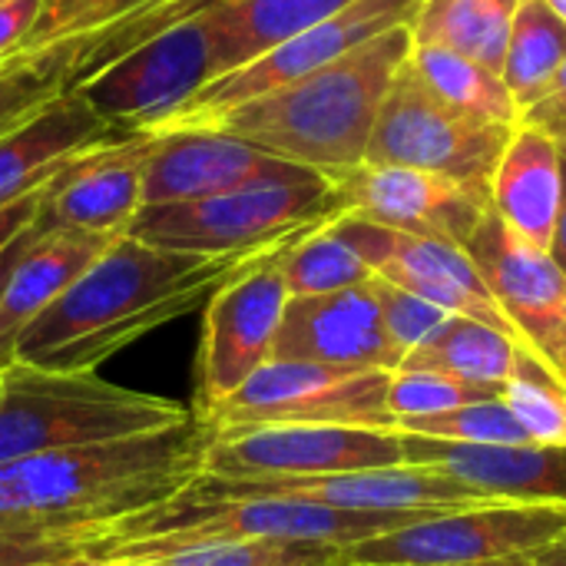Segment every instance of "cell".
Listing matches in <instances>:
<instances>
[{
    "label": "cell",
    "mask_w": 566,
    "mask_h": 566,
    "mask_svg": "<svg viewBox=\"0 0 566 566\" xmlns=\"http://www.w3.org/2000/svg\"><path fill=\"white\" fill-rule=\"evenodd\" d=\"M282 252L189 255L119 235L20 335L13 361L46 371H96L126 345L202 308L239 272Z\"/></svg>",
    "instance_id": "1"
},
{
    "label": "cell",
    "mask_w": 566,
    "mask_h": 566,
    "mask_svg": "<svg viewBox=\"0 0 566 566\" xmlns=\"http://www.w3.org/2000/svg\"><path fill=\"white\" fill-rule=\"evenodd\" d=\"M411 46V27H395L289 86L216 113L172 119L156 133H222L332 179L365 163L378 109Z\"/></svg>",
    "instance_id": "2"
},
{
    "label": "cell",
    "mask_w": 566,
    "mask_h": 566,
    "mask_svg": "<svg viewBox=\"0 0 566 566\" xmlns=\"http://www.w3.org/2000/svg\"><path fill=\"white\" fill-rule=\"evenodd\" d=\"M209 428L189 421L123 441L80 444L0 464L3 517H93L119 524L176 497L202 474Z\"/></svg>",
    "instance_id": "3"
},
{
    "label": "cell",
    "mask_w": 566,
    "mask_h": 566,
    "mask_svg": "<svg viewBox=\"0 0 566 566\" xmlns=\"http://www.w3.org/2000/svg\"><path fill=\"white\" fill-rule=\"evenodd\" d=\"M189 418L186 405L103 381L96 371H46L23 361L0 371V464L139 438Z\"/></svg>",
    "instance_id": "4"
},
{
    "label": "cell",
    "mask_w": 566,
    "mask_h": 566,
    "mask_svg": "<svg viewBox=\"0 0 566 566\" xmlns=\"http://www.w3.org/2000/svg\"><path fill=\"white\" fill-rule=\"evenodd\" d=\"M438 514V511H434ZM428 514H361L292 497H255L229 491L212 474H199L176 497L123 517L106 541L116 544H189V541H289L352 547L398 531ZM103 551V554H106Z\"/></svg>",
    "instance_id": "5"
},
{
    "label": "cell",
    "mask_w": 566,
    "mask_h": 566,
    "mask_svg": "<svg viewBox=\"0 0 566 566\" xmlns=\"http://www.w3.org/2000/svg\"><path fill=\"white\" fill-rule=\"evenodd\" d=\"M338 216H345V206L335 182L305 169L196 202L143 206L126 235L189 255H255L282 252Z\"/></svg>",
    "instance_id": "6"
},
{
    "label": "cell",
    "mask_w": 566,
    "mask_h": 566,
    "mask_svg": "<svg viewBox=\"0 0 566 566\" xmlns=\"http://www.w3.org/2000/svg\"><path fill=\"white\" fill-rule=\"evenodd\" d=\"M206 10L209 7L113 56L70 93H80L99 119L123 133H156L216 80Z\"/></svg>",
    "instance_id": "7"
},
{
    "label": "cell",
    "mask_w": 566,
    "mask_h": 566,
    "mask_svg": "<svg viewBox=\"0 0 566 566\" xmlns=\"http://www.w3.org/2000/svg\"><path fill=\"white\" fill-rule=\"evenodd\" d=\"M511 133L444 103L405 60L378 109L365 163L438 172L491 196V179Z\"/></svg>",
    "instance_id": "8"
},
{
    "label": "cell",
    "mask_w": 566,
    "mask_h": 566,
    "mask_svg": "<svg viewBox=\"0 0 566 566\" xmlns=\"http://www.w3.org/2000/svg\"><path fill=\"white\" fill-rule=\"evenodd\" d=\"M566 534V507L478 504L418 517L342 551V566H478L521 560Z\"/></svg>",
    "instance_id": "9"
},
{
    "label": "cell",
    "mask_w": 566,
    "mask_h": 566,
    "mask_svg": "<svg viewBox=\"0 0 566 566\" xmlns=\"http://www.w3.org/2000/svg\"><path fill=\"white\" fill-rule=\"evenodd\" d=\"M388 378L391 371L381 368L269 358L235 395L196 418L209 431L255 424H348L395 431Z\"/></svg>",
    "instance_id": "10"
},
{
    "label": "cell",
    "mask_w": 566,
    "mask_h": 566,
    "mask_svg": "<svg viewBox=\"0 0 566 566\" xmlns=\"http://www.w3.org/2000/svg\"><path fill=\"white\" fill-rule=\"evenodd\" d=\"M405 464V444L388 428L348 424H255L209 431L202 474L232 481L325 478Z\"/></svg>",
    "instance_id": "11"
},
{
    "label": "cell",
    "mask_w": 566,
    "mask_h": 566,
    "mask_svg": "<svg viewBox=\"0 0 566 566\" xmlns=\"http://www.w3.org/2000/svg\"><path fill=\"white\" fill-rule=\"evenodd\" d=\"M282 255L239 272L206 302L196 358V415L235 395L272 358L289 305V289L279 272Z\"/></svg>",
    "instance_id": "12"
},
{
    "label": "cell",
    "mask_w": 566,
    "mask_h": 566,
    "mask_svg": "<svg viewBox=\"0 0 566 566\" xmlns=\"http://www.w3.org/2000/svg\"><path fill=\"white\" fill-rule=\"evenodd\" d=\"M464 249L517 342L566 381V275L554 255L527 245L491 209Z\"/></svg>",
    "instance_id": "13"
},
{
    "label": "cell",
    "mask_w": 566,
    "mask_h": 566,
    "mask_svg": "<svg viewBox=\"0 0 566 566\" xmlns=\"http://www.w3.org/2000/svg\"><path fill=\"white\" fill-rule=\"evenodd\" d=\"M332 229L361 255V262L375 272V279L391 282L444 308L448 315L478 318L484 325H494L514 335V328L507 325L501 305L494 302L481 269L474 265L464 245H454L444 239L405 235V232L375 226L358 216H338Z\"/></svg>",
    "instance_id": "14"
},
{
    "label": "cell",
    "mask_w": 566,
    "mask_h": 566,
    "mask_svg": "<svg viewBox=\"0 0 566 566\" xmlns=\"http://www.w3.org/2000/svg\"><path fill=\"white\" fill-rule=\"evenodd\" d=\"M421 0H352L345 10L332 13L328 20L308 27L305 33L285 40L282 46L269 50L265 56L212 80L179 116L172 119H186V116H199V113H216L245 99H255L262 93H272L279 86H289L335 60H342L345 53L365 46L368 40L395 30V27H408L418 13ZM169 119V123H172ZM163 129V126H159Z\"/></svg>",
    "instance_id": "15"
},
{
    "label": "cell",
    "mask_w": 566,
    "mask_h": 566,
    "mask_svg": "<svg viewBox=\"0 0 566 566\" xmlns=\"http://www.w3.org/2000/svg\"><path fill=\"white\" fill-rule=\"evenodd\" d=\"M332 182L342 196L345 216H358L405 235L444 239L454 245H468L491 209V196L448 176L405 166L361 163L332 176Z\"/></svg>",
    "instance_id": "16"
},
{
    "label": "cell",
    "mask_w": 566,
    "mask_h": 566,
    "mask_svg": "<svg viewBox=\"0 0 566 566\" xmlns=\"http://www.w3.org/2000/svg\"><path fill=\"white\" fill-rule=\"evenodd\" d=\"M216 481H222L229 491L239 494L292 497V501H312V504L361 511V514H434V511L494 504V497L474 491L471 484L421 464L371 468V471H348V474H325V478H269V481L216 478Z\"/></svg>",
    "instance_id": "17"
},
{
    "label": "cell",
    "mask_w": 566,
    "mask_h": 566,
    "mask_svg": "<svg viewBox=\"0 0 566 566\" xmlns=\"http://www.w3.org/2000/svg\"><path fill=\"white\" fill-rule=\"evenodd\" d=\"M298 172L305 166L269 156L242 139L209 129H169L153 136L143 169V206L196 202Z\"/></svg>",
    "instance_id": "18"
},
{
    "label": "cell",
    "mask_w": 566,
    "mask_h": 566,
    "mask_svg": "<svg viewBox=\"0 0 566 566\" xmlns=\"http://www.w3.org/2000/svg\"><path fill=\"white\" fill-rule=\"evenodd\" d=\"M153 136L93 149L63 166L43 189L36 222L43 229H73L90 235H126L143 209V169Z\"/></svg>",
    "instance_id": "19"
},
{
    "label": "cell",
    "mask_w": 566,
    "mask_h": 566,
    "mask_svg": "<svg viewBox=\"0 0 566 566\" xmlns=\"http://www.w3.org/2000/svg\"><path fill=\"white\" fill-rule=\"evenodd\" d=\"M371 282L332 295L289 298L272 358L395 371L398 355L388 345Z\"/></svg>",
    "instance_id": "20"
},
{
    "label": "cell",
    "mask_w": 566,
    "mask_h": 566,
    "mask_svg": "<svg viewBox=\"0 0 566 566\" xmlns=\"http://www.w3.org/2000/svg\"><path fill=\"white\" fill-rule=\"evenodd\" d=\"M129 136L139 133L109 126L80 99V93H60L0 133V209L43 189L73 159Z\"/></svg>",
    "instance_id": "21"
},
{
    "label": "cell",
    "mask_w": 566,
    "mask_h": 566,
    "mask_svg": "<svg viewBox=\"0 0 566 566\" xmlns=\"http://www.w3.org/2000/svg\"><path fill=\"white\" fill-rule=\"evenodd\" d=\"M401 444L405 464L438 468L494 501L566 507V448L451 444L421 434H401Z\"/></svg>",
    "instance_id": "22"
},
{
    "label": "cell",
    "mask_w": 566,
    "mask_h": 566,
    "mask_svg": "<svg viewBox=\"0 0 566 566\" xmlns=\"http://www.w3.org/2000/svg\"><path fill=\"white\" fill-rule=\"evenodd\" d=\"M564 206V156L551 133L521 123L491 179V212L527 245L551 252Z\"/></svg>",
    "instance_id": "23"
},
{
    "label": "cell",
    "mask_w": 566,
    "mask_h": 566,
    "mask_svg": "<svg viewBox=\"0 0 566 566\" xmlns=\"http://www.w3.org/2000/svg\"><path fill=\"white\" fill-rule=\"evenodd\" d=\"M119 235L43 229L20 255L0 295V371L13 365L20 335L109 249Z\"/></svg>",
    "instance_id": "24"
},
{
    "label": "cell",
    "mask_w": 566,
    "mask_h": 566,
    "mask_svg": "<svg viewBox=\"0 0 566 566\" xmlns=\"http://www.w3.org/2000/svg\"><path fill=\"white\" fill-rule=\"evenodd\" d=\"M352 0H216L209 3L216 80L345 10Z\"/></svg>",
    "instance_id": "25"
},
{
    "label": "cell",
    "mask_w": 566,
    "mask_h": 566,
    "mask_svg": "<svg viewBox=\"0 0 566 566\" xmlns=\"http://www.w3.org/2000/svg\"><path fill=\"white\" fill-rule=\"evenodd\" d=\"M521 3L524 0H421L408 23L411 43L448 50L501 73Z\"/></svg>",
    "instance_id": "26"
},
{
    "label": "cell",
    "mask_w": 566,
    "mask_h": 566,
    "mask_svg": "<svg viewBox=\"0 0 566 566\" xmlns=\"http://www.w3.org/2000/svg\"><path fill=\"white\" fill-rule=\"evenodd\" d=\"M99 560L116 566H342V547L289 541L116 544Z\"/></svg>",
    "instance_id": "27"
},
{
    "label": "cell",
    "mask_w": 566,
    "mask_h": 566,
    "mask_svg": "<svg viewBox=\"0 0 566 566\" xmlns=\"http://www.w3.org/2000/svg\"><path fill=\"white\" fill-rule=\"evenodd\" d=\"M521 342L511 332L484 325L478 318L454 315L418 355H411L401 368H431L451 375L471 388L501 395L514 361L521 355Z\"/></svg>",
    "instance_id": "28"
},
{
    "label": "cell",
    "mask_w": 566,
    "mask_h": 566,
    "mask_svg": "<svg viewBox=\"0 0 566 566\" xmlns=\"http://www.w3.org/2000/svg\"><path fill=\"white\" fill-rule=\"evenodd\" d=\"M408 63L444 103H451L464 116L504 129L521 126L524 113L497 70L434 46H411Z\"/></svg>",
    "instance_id": "29"
},
{
    "label": "cell",
    "mask_w": 566,
    "mask_h": 566,
    "mask_svg": "<svg viewBox=\"0 0 566 566\" xmlns=\"http://www.w3.org/2000/svg\"><path fill=\"white\" fill-rule=\"evenodd\" d=\"M113 521L93 517H3L0 566H90L106 551Z\"/></svg>",
    "instance_id": "30"
},
{
    "label": "cell",
    "mask_w": 566,
    "mask_h": 566,
    "mask_svg": "<svg viewBox=\"0 0 566 566\" xmlns=\"http://www.w3.org/2000/svg\"><path fill=\"white\" fill-rule=\"evenodd\" d=\"M564 56L566 20H560L544 0H524L517 7L504 66H501V76L514 93L521 113H527L541 99Z\"/></svg>",
    "instance_id": "31"
},
{
    "label": "cell",
    "mask_w": 566,
    "mask_h": 566,
    "mask_svg": "<svg viewBox=\"0 0 566 566\" xmlns=\"http://www.w3.org/2000/svg\"><path fill=\"white\" fill-rule=\"evenodd\" d=\"M279 272L285 279L289 298L332 295L342 289H355L375 279V272L361 262V255L332 229V222L305 239H298L282 259Z\"/></svg>",
    "instance_id": "32"
},
{
    "label": "cell",
    "mask_w": 566,
    "mask_h": 566,
    "mask_svg": "<svg viewBox=\"0 0 566 566\" xmlns=\"http://www.w3.org/2000/svg\"><path fill=\"white\" fill-rule=\"evenodd\" d=\"M501 398L531 444L566 448V381L527 348H521Z\"/></svg>",
    "instance_id": "33"
},
{
    "label": "cell",
    "mask_w": 566,
    "mask_h": 566,
    "mask_svg": "<svg viewBox=\"0 0 566 566\" xmlns=\"http://www.w3.org/2000/svg\"><path fill=\"white\" fill-rule=\"evenodd\" d=\"M76 53L80 40H66L0 63V133H7L66 90V76L73 70Z\"/></svg>",
    "instance_id": "34"
},
{
    "label": "cell",
    "mask_w": 566,
    "mask_h": 566,
    "mask_svg": "<svg viewBox=\"0 0 566 566\" xmlns=\"http://www.w3.org/2000/svg\"><path fill=\"white\" fill-rule=\"evenodd\" d=\"M395 431L421 434V438H434V441H451V444H497V448L531 444L524 428L514 421V415L507 411L501 395L471 401V405L444 411V415L398 421Z\"/></svg>",
    "instance_id": "35"
},
{
    "label": "cell",
    "mask_w": 566,
    "mask_h": 566,
    "mask_svg": "<svg viewBox=\"0 0 566 566\" xmlns=\"http://www.w3.org/2000/svg\"><path fill=\"white\" fill-rule=\"evenodd\" d=\"M149 3H159V0H43L36 27L27 36L20 53H36L66 40H86Z\"/></svg>",
    "instance_id": "36"
},
{
    "label": "cell",
    "mask_w": 566,
    "mask_h": 566,
    "mask_svg": "<svg viewBox=\"0 0 566 566\" xmlns=\"http://www.w3.org/2000/svg\"><path fill=\"white\" fill-rule=\"evenodd\" d=\"M491 398V391L471 388L451 375L431 371V368H395L388 378V411L398 421H411V418H431V415H444L454 408H464L471 401Z\"/></svg>",
    "instance_id": "37"
},
{
    "label": "cell",
    "mask_w": 566,
    "mask_h": 566,
    "mask_svg": "<svg viewBox=\"0 0 566 566\" xmlns=\"http://www.w3.org/2000/svg\"><path fill=\"white\" fill-rule=\"evenodd\" d=\"M375 295H378V308H381V325H385V335H388V345L391 352L398 355V368L418 355L454 315H448L444 308L385 282V279H375Z\"/></svg>",
    "instance_id": "38"
},
{
    "label": "cell",
    "mask_w": 566,
    "mask_h": 566,
    "mask_svg": "<svg viewBox=\"0 0 566 566\" xmlns=\"http://www.w3.org/2000/svg\"><path fill=\"white\" fill-rule=\"evenodd\" d=\"M43 0H0V63L20 56L27 36L36 27Z\"/></svg>",
    "instance_id": "39"
},
{
    "label": "cell",
    "mask_w": 566,
    "mask_h": 566,
    "mask_svg": "<svg viewBox=\"0 0 566 566\" xmlns=\"http://www.w3.org/2000/svg\"><path fill=\"white\" fill-rule=\"evenodd\" d=\"M521 123H527L534 129H544V133H551L560 123H566V56L564 63L557 66L554 80L547 83V90L541 93V99L524 113Z\"/></svg>",
    "instance_id": "40"
},
{
    "label": "cell",
    "mask_w": 566,
    "mask_h": 566,
    "mask_svg": "<svg viewBox=\"0 0 566 566\" xmlns=\"http://www.w3.org/2000/svg\"><path fill=\"white\" fill-rule=\"evenodd\" d=\"M43 189H46V186H43ZM43 189H36V192H30V196H23V199H17V202H10V206L0 209V249H3L10 239H17V235L36 219L40 202H43Z\"/></svg>",
    "instance_id": "41"
},
{
    "label": "cell",
    "mask_w": 566,
    "mask_h": 566,
    "mask_svg": "<svg viewBox=\"0 0 566 566\" xmlns=\"http://www.w3.org/2000/svg\"><path fill=\"white\" fill-rule=\"evenodd\" d=\"M40 232H43V226H40V222L33 219V222H30V226H27V229H23V232L17 235V239H10V242H7V245L0 249V295H3V289H7V279H10V272L17 269L20 255H23V252L30 249V242H33V239L40 235Z\"/></svg>",
    "instance_id": "42"
},
{
    "label": "cell",
    "mask_w": 566,
    "mask_h": 566,
    "mask_svg": "<svg viewBox=\"0 0 566 566\" xmlns=\"http://www.w3.org/2000/svg\"><path fill=\"white\" fill-rule=\"evenodd\" d=\"M517 566H566V534L564 537H557L554 544H547V547H541V551L521 557Z\"/></svg>",
    "instance_id": "43"
},
{
    "label": "cell",
    "mask_w": 566,
    "mask_h": 566,
    "mask_svg": "<svg viewBox=\"0 0 566 566\" xmlns=\"http://www.w3.org/2000/svg\"><path fill=\"white\" fill-rule=\"evenodd\" d=\"M551 255H554V262L564 269V275H566V163H564V206H560L557 232H554V242H551Z\"/></svg>",
    "instance_id": "44"
},
{
    "label": "cell",
    "mask_w": 566,
    "mask_h": 566,
    "mask_svg": "<svg viewBox=\"0 0 566 566\" xmlns=\"http://www.w3.org/2000/svg\"><path fill=\"white\" fill-rule=\"evenodd\" d=\"M551 136L557 139V146H560V156H564V163H566V123H560L557 129H551Z\"/></svg>",
    "instance_id": "45"
},
{
    "label": "cell",
    "mask_w": 566,
    "mask_h": 566,
    "mask_svg": "<svg viewBox=\"0 0 566 566\" xmlns=\"http://www.w3.org/2000/svg\"><path fill=\"white\" fill-rule=\"evenodd\" d=\"M544 3H547V7H551L557 17H560V20H566V0H544Z\"/></svg>",
    "instance_id": "46"
},
{
    "label": "cell",
    "mask_w": 566,
    "mask_h": 566,
    "mask_svg": "<svg viewBox=\"0 0 566 566\" xmlns=\"http://www.w3.org/2000/svg\"><path fill=\"white\" fill-rule=\"evenodd\" d=\"M478 566H517V560H501V564H478Z\"/></svg>",
    "instance_id": "47"
},
{
    "label": "cell",
    "mask_w": 566,
    "mask_h": 566,
    "mask_svg": "<svg viewBox=\"0 0 566 566\" xmlns=\"http://www.w3.org/2000/svg\"><path fill=\"white\" fill-rule=\"evenodd\" d=\"M90 566H116V564H109V560H96V564H90Z\"/></svg>",
    "instance_id": "48"
}]
</instances>
